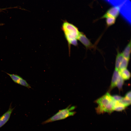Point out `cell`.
<instances>
[{"label":"cell","mask_w":131,"mask_h":131,"mask_svg":"<svg viewBox=\"0 0 131 131\" xmlns=\"http://www.w3.org/2000/svg\"><path fill=\"white\" fill-rule=\"evenodd\" d=\"M61 29L67 42L70 55L71 45L77 46V40L80 32L76 26L66 20L63 21Z\"/></svg>","instance_id":"1"},{"label":"cell","mask_w":131,"mask_h":131,"mask_svg":"<svg viewBox=\"0 0 131 131\" xmlns=\"http://www.w3.org/2000/svg\"><path fill=\"white\" fill-rule=\"evenodd\" d=\"M115 100L108 92L96 101L98 105L96 108L98 113L104 112L111 113L114 110V104Z\"/></svg>","instance_id":"2"},{"label":"cell","mask_w":131,"mask_h":131,"mask_svg":"<svg viewBox=\"0 0 131 131\" xmlns=\"http://www.w3.org/2000/svg\"><path fill=\"white\" fill-rule=\"evenodd\" d=\"M75 108V106H71V105H70L65 108L59 110L52 116L43 122L41 124H44L55 121L64 119L69 117L73 116L76 113L75 111H73Z\"/></svg>","instance_id":"3"},{"label":"cell","mask_w":131,"mask_h":131,"mask_svg":"<svg viewBox=\"0 0 131 131\" xmlns=\"http://www.w3.org/2000/svg\"><path fill=\"white\" fill-rule=\"evenodd\" d=\"M6 73L9 76L15 83L26 87L29 89L31 88L30 85L28 83L26 80L20 76L16 74H11L7 73Z\"/></svg>","instance_id":"4"},{"label":"cell","mask_w":131,"mask_h":131,"mask_svg":"<svg viewBox=\"0 0 131 131\" xmlns=\"http://www.w3.org/2000/svg\"><path fill=\"white\" fill-rule=\"evenodd\" d=\"M120 8L119 6L112 7L108 9L106 13L101 17V18H106L109 17L116 18L119 15Z\"/></svg>","instance_id":"5"},{"label":"cell","mask_w":131,"mask_h":131,"mask_svg":"<svg viewBox=\"0 0 131 131\" xmlns=\"http://www.w3.org/2000/svg\"><path fill=\"white\" fill-rule=\"evenodd\" d=\"M15 108H12L11 103L8 110L0 117V128L4 126L9 120Z\"/></svg>","instance_id":"6"},{"label":"cell","mask_w":131,"mask_h":131,"mask_svg":"<svg viewBox=\"0 0 131 131\" xmlns=\"http://www.w3.org/2000/svg\"><path fill=\"white\" fill-rule=\"evenodd\" d=\"M78 40L87 49H90L94 47V46L90 40L82 32H80Z\"/></svg>","instance_id":"7"},{"label":"cell","mask_w":131,"mask_h":131,"mask_svg":"<svg viewBox=\"0 0 131 131\" xmlns=\"http://www.w3.org/2000/svg\"><path fill=\"white\" fill-rule=\"evenodd\" d=\"M131 41L130 40L122 53L124 57L129 60L131 53Z\"/></svg>","instance_id":"8"},{"label":"cell","mask_w":131,"mask_h":131,"mask_svg":"<svg viewBox=\"0 0 131 131\" xmlns=\"http://www.w3.org/2000/svg\"><path fill=\"white\" fill-rule=\"evenodd\" d=\"M119 75V73L118 71L115 69L112 77L110 87V90H111L116 86V82Z\"/></svg>","instance_id":"9"},{"label":"cell","mask_w":131,"mask_h":131,"mask_svg":"<svg viewBox=\"0 0 131 131\" xmlns=\"http://www.w3.org/2000/svg\"><path fill=\"white\" fill-rule=\"evenodd\" d=\"M123 58L122 53L118 51L115 60V70L118 71L120 64Z\"/></svg>","instance_id":"10"},{"label":"cell","mask_w":131,"mask_h":131,"mask_svg":"<svg viewBox=\"0 0 131 131\" xmlns=\"http://www.w3.org/2000/svg\"><path fill=\"white\" fill-rule=\"evenodd\" d=\"M120 74L123 79L125 80L129 79L131 76V74L129 71L126 69L119 72Z\"/></svg>","instance_id":"11"},{"label":"cell","mask_w":131,"mask_h":131,"mask_svg":"<svg viewBox=\"0 0 131 131\" xmlns=\"http://www.w3.org/2000/svg\"><path fill=\"white\" fill-rule=\"evenodd\" d=\"M125 107L119 101H116L114 104V110L121 111L124 109Z\"/></svg>","instance_id":"12"},{"label":"cell","mask_w":131,"mask_h":131,"mask_svg":"<svg viewBox=\"0 0 131 131\" xmlns=\"http://www.w3.org/2000/svg\"><path fill=\"white\" fill-rule=\"evenodd\" d=\"M129 60L124 57L123 58L120 66L118 70L119 72H120L124 69H126L128 64Z\"/></svg>","instance_id":"13"},{"label":"cell","mask_w":131,"mask_h":131,"mask_svg":"<svg viewBox=\"0 0 131 131\" xmlns=\"http://www.w3.org/2000/svg\"><path fill=\"white\" fill-rule=\"evenodd\" d=\"M124 83V80L122 78L119 74L116 82L117 86L119 90H121L122 88Z\"/></svg>","instance_id":"14"},{"label":"cell","mask_w":131,"mask_h":131,"mask_svg":"<svg viewBox=\"0 0 131 131\" xmlns=\"http://www.w3.org/2000/svg\"><path fill=\"white\" fill-rule=\"evenodd\" d=\"M106 19V24L107 26H109L113 25L115 22L116 18L115 17H109Z\"/></svg>","instance_id":"15"},{"label":"cell","mask_w":131,"mask_h":131,"mask_svg":"<svg viewBox=\"0 0 131 131\" xmlns=\"http://www.w3.org/2000/svg\"><path fill=\"white\" fill-rule=\"evenodd\" d=\"M131 99H129L125 97H123L122 99L120 101H119L125 107L129 106L131 104Z\"/></svg>","instance_id":"16"},{"label":"cell","mask_w":131,"mask_h":131,"mask_svg":"<svg viewBox=\"0 0 131 131\" xmlns=\"http://www.w3.org/2000/svg\"><path fill=\"white\" fill-rule=\"evenodd\" d=\"M114 99L116 101H120L123 98L121 96L118 95H114L112 96Z\"/></svg>","instance_id":"17"},{"label":"cell","mask_w":131,"mask_h":131,"mask_svg":"<svg viewBox=\"0 0 131 131\" xmlns=\"http://www.w3.org/2000/svg\"><path fill=\"white\" fill-rule=\"evenodd\" d=\"M125 97L131 99V91L128 92L126 94Z\"/></svg>","instance_id":"18"},{"label":"cell","mask_w":131,"mask_h":131,"mask_svg":"<svg viewBox=\"0 0 131 131\" xmlns=\"http://www.w3.org/2000/svg\"><path fill=\"white\" fill-rule=\"evenodd\" d=\"M3 24H0V26L2 25H3Z\"/></svg>","instance_id":"19"}]
</instances>
